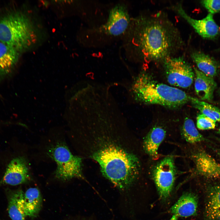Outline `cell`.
I'll return each mask as SVG.
<instances>
[{"label":"cell","mask_w":220,"mask_h":220,"mask_svg":"<svg viewBox=\"0 0 220 220\" xmlns=\"http://www.w3.org/2000/svg\"><path fill=\"white\" fill-rule=\"evenodd\" d=\"M160 20L143 16L131 17L129 26L122 36L128 59L163 61L170 57L176 34L169 24Z\"/></svg>","instance_id":"cell-1"},{"label":"cell","mask_w":220,"mask_h":220,"mask_svg":"<svg viewBox=\"0 0 220 220\" xmlns=\"http://www.w3.org/2000/svg\"><path fill=\"white\" fill-rule=\"evenodd\" d=\"M93 157L103 175L120 189L129 188L139 174L138 158L120 148L109 146L95 152Z\"/></svg>","instance_id":"cell-2"},{"label":"cell","mask_w":220,"mask_h":220,"mask_svg":"<svg viewBox=\"0 0 220 220\" xmlns=\"http://www.w3.org/2000/svg\"><path fill=\"white\" fill-rule=\"evenodd\" d=\"M130 89L137 101L172 109L181 107L189 101L190 97L182 90L157 82L145 72L134 79Z\"/></svg>","instance_id":"cell-3"},{"label":"cell","mask_w":220,"mask_h":220,"mask_svg":"<svg viewBox=\"0 0 220 220\" xmlns=\"http://www.w3.org/2000/svg\"><path fill=\"white\" fill-rule=\"evenodd\" d=\"M31 29L30 20L24 14L9 13L0 18V42L20 52L31 44Z\"/></svg>","instance_id":"cell-4"},{"label":"cell","mask_w":220,"mask_h":220,"mask_svg":"<svg viewBox=\"0 0 220 220\" xmlns=\"http://www.w3.org/2000/svg\"><path fill=\"white\" fill-rule=\"evenodd\" d=\"M48 154L56 162L55 177L63 182L82 178L81 158L74 155L63 142H58L49 150Z\"/></svg>","instance_id":"cell-5"},{"label":"cell","mask_w":220,"mask_h":220,"mask_svg":"<svg viewBox=\"0 0 220 220\" xmlns=\"http://www.w3.org/2000/svg\"><path fill=\"white\" fill-rule=\"evenodd\" d=\"M131 17L127 6L123 3H118L109 10L106 22L91 29V34L98 40L122 37L129 26Z\"/></svg>","instance_id":"cell-6"},{"label":"cell","mask_w":220,"mask_h":220,"mask_svg":"<svg viewBox=\"0 0 220 220\" xmlns=\"http://www.w3.org/2000/svg\"><path fill=\"white\" fill-rule=\"evenodd\" d=\"M163 62L167 81L170 85L183 88L191 86L195 72L183 58L169 57Z\"/></svg>","instance_id":"cell-7"},{"label":"cell","mask_w":220,"mask_h":220,"mask_svg":"<svg viewBox=\"0 0 220 220\" xmlns=\"http://www.w3.org/2000/svg\"><path fill=\"white\" fill-rule=\"evenodd\" d=\"M175 175V167L172 157L164 158L154 167L152 176L161 200H166L170 195Z\"/></svg>","instance_id":"cell-8"},{"label":"cell","mask_w":220,"mask_h":220,"mask_svg":"<svg viewBox=\"0 0 220 220\" xmlns=\"http://www.w3.org/2000/svg\"><path fill=\"white\" fill-rule=\"evenodd\" d=\"M31 179L26 159L19 156L12 159L9 163L0 184L15 186L27 183Z\"/></svg>","instance_id":"cell-9"},{"label":"cell","mask_w":220,"mask_h":220,"mask_svg":"<svg viewBox=\"0 0 220 220\" xmlns=\"http://www.w3.org/2000/svg\"><path fill=\"white\" fill-rule=\"evenodd\" d=\"M177 7V12L179 14L201 37L206 39H212L217 36L219 34V28L214 20L213 14L209 13L204 18L197 20L193 18L188 15L181 5Z\"/></svg>","instance_id":"cell-10"},{"label":"cell","mask_w":220,"mask_h":220,"mask_svg":"<svg viewBox=\"0 0 220 220\" xmlns=\"http://www.w3.org/2000/svg\"><path fill=\"white\" fill-rule=\"evenodd\" d=\"M194 160L196 170L200 175L207 178L220 177V164L205 152L196 153Z\"/></svg>","instance_id":"cell-11"},{"label":"cell","mask_w":220,"mask_h":220,"mask_svg":"<svg viewBox=\"0 0 220 220\" xmlns=\"http://www.w3.org/2000/svg\"><path fill=\"white\" fill-rule=\"evenodd\" d=\"M197 196L191 193L183 194L169 211L178 217H187L195 215L198 208Z\"/></svg>","instance_id":"cell-12"},{"label":"cell","mask_w":220,"mask_h":220,"mask_svg":"<svg viewBox=\"0 0 220 220\" xmlns=\"http://www.w3.org/2000/svg\"><path fill=\"white\" fill-rule=\"evenodd\" d=\"M195 78L194 87L196 93L202 100L211 101L217 84L213 78L208 76L194 68Z\"/></svg>","instance_id":"cell-13"},{"label":"cell","mask_w":220,"mask_h":220,"mask_svg":"<svg viewBox=\"0 0 220 220\" xmlns=\"http://www.w3.org/2000/svg\"><path fill=\"white\" fill-rule=\"evenodd\" d=\"M22 207L26 217H36L42 206V198L39 189L31 188L24 193L22 199Z\"/></svg>","instance_id":"cell-14"},{"label":"cell","mask_w":220,"mask_h":220,"mask_svg":"<svg viewBox=\"0 0 220 220\" xmlns=\"http://www.w3.org/2000/svg\"><path fill=\"white\" fill-rule=\"evenodd\" d=\"M204 216L206 220H220V185H211L208 188Z\"/></svg>","instance_id":"cell-15"},{"label":"cell","mask_w":220,"mask_h":220,"mask_svg":"<svg viewBox=\"0 0 220 220\" xmlns=\"http://www.w3.org/2000/svg\"><path fill=\"white\" fill-rule=\"evenodd\" d=\"M166 131L162 127L152 128L145 137L143 147L145 152L153 159L158 157V150L166 136Z\"/></svg>","instance_id":"cell-16"},{"label":"cell","mask_w":220,"mask_h":220,"mask_svg":"<svg viewBox=\"0 0 220 220\" xmlns=\"http://www.w3.org/2000/svg\"><path fill=\"white\" fill-rule=\"evenodd\" d=\"M19 56V52L0 42V79L10 72Z\"/></svg>","instance_id":"cell-17"},{"label":"cell","mask_w":220,"mask_h":220,"mask_svg":"<svg viewBox=\"0 0 220 220\" xmlns=\"http://www.w3.org/2000/svg\"><path fill=\"white\" fill-rule=\"evenodd\" d=\"M191 57L198 69L206 75L213 78L216 76L220 68L218 62L213 57L200 51H196Z\"/></svg>","instance_id":"cell-18"},{"label":"cell","mask_w":220,"mask_h":220,"mask_svg":"<svg viewBox=\"0 0 220 220\" xmlns=\"http://www.w3.org/2000/svg\"><path fill=\"white\" fill-rule=\"evenodd\" d=\"M24 192L18 190L12 193L9 198L8 211L12 220H25L22 207V199Z\"/></svg>","instance_id":"cell-19"},{"label":"cell","mask_w":220,"mask_h":220,"mask_svg":"<svg viewBox=\"0 0 220 220\" xmlns=\"http://www.w3.org/2000/svg\"><path fill=\"white\" fill-rule=\"evenodd\" d=\"M193 106L201 113L215 121L220 122V110L216 106L190 97V101Z\"/></svg>","instance_id":"cell-20"},{"label":"cell","mask_w":220,"mask_h":220,"mask_svg":"<svg viewBox=\"0 0 220 220\" xmlns=\"http://www.w3.org/2000/svg\"><path fill=\"white\" fill-rule=\"evenodd\" d=\"M182 133L186 141L191 144L204 141L205 138L198 131L193 120L188 118L184 119Z\"/></svg>","instance_id":"cell-21"},{"label":"cell","mask_w":220,"mask_h":220,"mask_svg":"<svg viewBox=\"0 0 220 220\" xmlns=\"http://www.w3.org/2000/svg\"><path fill=\"white\" fill-rule=\"evenodd\" d=\"M216 121L201 113L196 117V126L201 130H207L214 129Z\"/></svg>","instance_id":"cell-22"},{"label":"cell","mask_w":220,"mask_h":220,"mask_svg":"<svg viewBox=\"0 0 220 220\" xmlns=\"http://www.w3.org/2000/svg\"><path fill=\"white\" fill-rule=\"evenodd\" d=\"M201 3L209 13L213 14L220 12V0H205L202 1Z\"/></svg>","instance_id":"cell-23"},{"label":"cell","mask_w":220,"mask_h":220,"mask_svg":"<svg viewBox=\"0 0 220 220\" xmlns=\"http://www.w3.org/2000/svg\"><path fill=\"white\" fill-rule=\"evenodd\" d=\"M178 218L176 215H173L171 218L168 220H178Z\"/></svg>","instance_id":"cell-24"},{"label":"cell","mask_w":220,"mask_h":220,"mask_svg":"<svg viewBox=\"0 0 220 220\" xmlns=\"http://www.w3.org/2000/svg\"><path fill=\"white\" fill-rule=\"evenodd\" d=\"M218 133L220 134V128L219 129L218 131Z\"/></svg>","instance_id":"cell-25"},{"label":"cell","mask_w":220,"mask_h":220,"mask_svg":"<svg viewBox=\"0 0 220 220\" xmlns=\"http://www.w3.org/2000/svg\"><path fill=\"white\" fill-rule=\"evenodd\" d=\"M218 155H219V156L220 157V152H219L218 153Z\"/></svg>","instance_id":"cell-26"},{"label":"cell","mask_w":220,"mask_h":220,"mask_svg":"<svg viewBox=\"0 0 220 220\" xmlns=\"http://www.w3.org/2000/svg\"><path fill=\"white\" fill-rule=\"evenodd\" d=\"M219 94H220V90H219Z\"/></svg>","instance_id":"cell-27"}]
</instances>
